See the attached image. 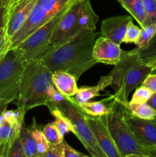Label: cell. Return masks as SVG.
I'll return each mask as SVG.
<instances>
[{
    "mask_svg": "<svg viewBox=\"0 0 156 157\" xmlns=\"http://www.w3.org/2000/svg\"><path fill=\"white\" fill-rule=\"evenodd\" d=\"M125 157H150L147 155H143V154H138V153H131V154H128Z\"/></svg>",
    "mask_w": 156,
    "mask_h": 157,
    "instance_id": "f35d334b",
    "label": "cell"
},
{
    "mask_svg": "<svg viewBox=\"0 0 156 157\" xmlns=\"http://www.w3.org/2000/svg\"><path fill=\"white\" fill-rule=\"evenodd\" d=\"M11 49L10 39L6 33L5 26L0 27V60Z\"/></svg>",
    "mask_w": 156,
    "mask_h": 157,
    "instance_id": "4dcf8cb0",
    "label": "cell"
},
{
    "mask_svg": "<svg viewBox=\"0 0 156 157\" xmlns=\"http://www.w3.org/2000/svg\"><path fill=\"white\" fill-rule=\"evenodd\" d=\"M7 12V4L2 0H0V27L5 26Z\"/></svg>",
    "mask_w": 156,
    "mask_h": 157,
    "instance_id": "e575fe53",
    "label": "cell"
},
{
    "mask_svg": "<svg viewBox=\"0 0 156 157\" xmlns=\"http://www.w3.org/2000/svg\"><path fill=\"white\" fill-rule=\"evenodd\" d=\"M24 113L15 109L3 113L0 122V156H4L7 149L21 133L24 124Z\"/></svg>",
    "mask_w": 156,
    "mask_h": 157,
    "instance_id": "9c48e42d",
    "label": "cell"
},
{
    "mask_svg": "<svg viewBox=\"0 0 156 157\" xmlns=\"http://www.w3.org/2000/svg\"><path fill=\"white\" fill-rule=\"evenodd\" d=\"M107 99L110 101V111L106 114V125L122 156L125 157L131 153L147 155V149L139 144L125 121L127 104H122L117 100Z\"/></svg>",
    "mask_w": 156,
    "mask_h": 157,
    "instance_id": "5b68a950",
    "label": "cell"
},
{
    "mask_svg": "<svg viewBox=\"0 0 156 157\" xmlns=\"http://www.w3.org/2000/svg\"><path fill=\"white\" fill-rule=\"evenodd\" d=\"M136 50L139 55L140 61L143 63H147L156 58V33L149 42L143 48H138Z\"/></svg>",
    "mask_w": 156,
    "mask_h": 157,
    "instance_id": "cb8c5ba5",
    "label": "cell"
},
{
    "mask_svg": "<svg viewBox=\"0 0 156 157\" xmlns=\"http://www.w3.org/2000/svg\"><path fill=\"white\" fill-rule=\"evenodd\" d=\"M18 1H19V0H9V3H8L7 9H9V8L12 7V6H14V5H15L16 2H18Z\"/></svg>",
    "mask_w": 156,
    "mask_h": 157,
    "instance_id": "ab89813d",
    "label": "cell"
},
{
    "mask_svg": "<svg viewBox=\"0 0 156 157\" xmlns=\"http://www.w3.org/2000/svg\"><path fill=\"white\" fill-rule=\"evenodd\" d=\"M38 0H19L7 9L5 28L9 39L23 25Z\"/></svg>",
    "mask_w": 156,
    "mask_h": 157,
    "instance_id": "7c38bea8",
    "label": "cell"
},
{
    "mask_svg": "<svg viewBox=\"0 0 156 157\" xmlns=\"http://www.w3.org/2000/svg\"><path fill=\"white\" fill-rule=\"evenodd\" d=\"M51 81L54 87L65 96L73 97L77 91V80L68 72L56 71L52 73Z\"/></svg>",
    "mask_w": 156,
    "mask_h": 157,
    "instance_id": "9a60e30c",
    "label": "cell"
},
{
    "mask_svg": "<svg viewBox=\"0 0 156 157\" xmlns=\"http://www.w3.org/2000/svg\"><path fill=\"white\" fill-rule=\"evenodd\" d=\"M49 110L50 112V114L54 117L55 121L53 124L61 137L64 138V136L70 132L73 133V127L71 122L59 109L51 107V108H49Z\"/></svg>",
    "mask_w": 156,
    "mask_h": 157,
    "instance_id": "d6986e66",
    "label": "cell"
},
{
    "mask_svg": "<svg viewBox=\"0 0 156 157\" xmlns=\"http://www.w3.org/2000/svg\"><path fill=\"white\" fill-rule=\"evenodd\" d=\"M52 73L41 59L25 61L21 75L17 109L25 114L39 106H46L47 91L52 84Z\"/></svg>",
    "mask_w": 156,
    "mask_h": 157,
    "instance_id": "3957f363",
    "label": "cell"
},
{
    "mask_svg": "<svg viewBox=\"0 0 156 157\" xmlns=\"http://www.w3.org/2000/svg\"><path fill=\"white\" fill-rule=\"evenodd\" d=\"M132 21V17L128 15H118L107 18L102 21L100 34L118 44L124 43L125 32L128 24Z\"/></svg>",
    "mask_w": 156,
    "mask_h": 157,
    "instance_id": "5bb4252c",
    "label": "cell"
},
{
    "mask_svg": "<svg viewBox=\"0 0 156 157\" xmlns=\"http://www.w3.org/2000/svg\"><path fill=\"white\" fill-rule=\"evenodd\" d=\"M43 133L45 136L46 140L49 144L51 146L60 145L64 140V138L61 137L60 133H58V130L54 125V124H48L44 127L42 130Z\"/></svg>",
    "mask_w": 156,
    "mask_h": 157,
    "instance_id": "484cf974",
    "label": "cell"
},
{
    "mask_svg": "<svg viewBox=\"0 0 156 157\" xmlns=\"http://www.w3.org/2000/svg\"><path fill=\"white\" fill-rule=\"evenodd\" d=\"M98 144L106 157H123L113 140L106 125V115L93 117L85 115Z\"/></svg>",
    "mask_w": 156,
    "mask_h": 157,
    "instance_id": "8fae6325",
    "label": "cell"
},
{
    "mask_svg": "<svg viewBox=\"0 0 156 157\" xmlns=\"http://www.w3.org/2000/svg\"><path fill=\"white\" fill-rule=\"evenodd\" d=\"M83 157H90V156H85V155H84V156Z\"/></svg>",
    "mask_w": 156,
    "mask_h": 157,
    "instance_id": "7bdbcfd3",
    "label": "cell"
},
{
    "mask_svg": "<svg viewBox=\"0 0 156 157\" xmlns=\"http://www.w3.org/2000/svg\"><path fill=\"white\" fill-rule=\"evenodd\" d=\"M2 1H4L5 2H6V4H7V6H8V3H9V0H2Z\"/></svg>",
    "mask_w": 156,
    "mask_h": 157,
    "instance_id": "b9f144b4",
    "label": "cell"
},
{
    "mask_svg": "<svg viewBox=\"0 0 156 157\" xmlns=\"http://www.w3.org/2000/svg\"><path fill=\"white\" fill-rule=\"evenodd\" d=\"M145 12L144 26L156 23V0H143ZM143 26V27H144Z\"/></svg>",
    "mask_w": 156,
    "mask_h": 157,
    "instance_id": "83f0119b",
    "label": "cell"
},
{
    "mask_svg": "<svg viewBox=\"0 0 156 157\" xmlns=\"http://www.w3.org/2000/svg\"><path fill=\"white\" fill-rule=\"evenodd\" d=\"M152 71L151 67L140 61L136 48L123 51L119 62L114 65V68L110 74L101 77L98 84L102 90L109 86L116 90V93L110 99L128 104L131 92L139 87Z\"/></svg>",
    "mask_w": 156,
    "mask_h": 157,
    "instance_id": "7a4b0ae2",
    "label": "cell"
},
{
    "mask_svg": "<svg viewBox=\"0 0 156 157\" xmlns=\"http://www.w3.org/2000/svg\"><path fill=\"white\" fill-rule=\"evenodd\" d=\"M156 33V23L148 25L141 28V32L139 38L136 42V45L138 48H143L149 42L150 40L154 37Z\"/></svg>",
    "mask_w": 156,
    "mask_h": 157,
    "instance_id": "d4e9b609",
    "label": "cell"
},
{
    "mask_svg": "<svg viewBox=\"0 0 156 157\" xmlns=\"http://www.w3.org/2000/svg\"><path fill=\"white\" fill-rule=\"evenodd\" d=\"M2 157H27L23 149L20 135L11 144L5 153L4 156Z\"/></svg>",
    "mask_w": 156,
    "mask_h": 157,
    "instance_id": "f1b7e54d",
    "label": "cell"
},
{
    "mask_svg": "<svg viewBox=\"0 0 156 157\" xmlns=\"http://www.w3.org/2000/svg\"><path fill=\"white\" fill-rule=\"evenodd\" d=\"M7 107H0V122H1V119H2V117L3 113L7 110Z\"/></svg>",
    "mask_w": 156,
    "mask_h": 157,
    "instance_id": "60d3db41",
    "label": "cell"
},
{
    "mask_svg": "<svg viewBox=\"0 0 156 157\" xmlns=\"http://www.w3.org/2000/svg\"><path fill=\"white\" fill-rule=\"evenodd\" d=\"M48 108H58L70 120L73 127V133L80 140L92 157H106L89 126L85 113L80 110L78 103L73 97H67L64 101L56 105L48 106Z\"/></svg>",
    "mask_w": 156,
    "mask_h": 157,
    "instance_id": "52a82bcc",
    "label": "cell"
},
{
    "mask_svg": "<svg viewBox=\"0 0 156 157\" xmlns=\"http://www.w3.org/2000/svg\"><path fill=\"white\" fill-rule=\"evenodd\" d=\"M77 0H38L37 4L50 19L59 12L70 7Z\"/></svg>",
    "mask_w": 156,
    "mask_h": 157,
    "instance_id": "2e32d148",
    "label": "cell"
},
{
    "mask_svg": "<svg viewBox=\"0 0 156 157\" xmlns=\"http://www.w3.org/2000/svg\"><path fill=\"white\" fill-rule=\"evenodd\" d=\"M128 110L130 113L135 117L140 119L147 120V121H156V110L152 107L145 104H127Z\"/></svg>",
    "mask_w": 156,
    "mask_h": 157,
    "instance_id": "44dd1931",
    "label": "cell"
},
{
    "mask_svg": "<svg viewBox=\"0 0 156 157\" xmlns=\"http://www.w3.org/2000/svg\"><path fill=\"white\" fill-rule=\"evenodd\" d=\"M125 118L132 133L141 145L145 148L156 147V121H147L135 117L130 113L127 105Z\"/></svg>",
    "mask_w": 156,
    "mask_h": 157,
    "instance_id": "30bf717a",
    "label": "cell"
},
{
    "mask_svg": "<svg viewBox=\"0 0 156 157\" xmlns=\"http://www.w3.org/2000/svg\"><path fill=\"white\" fill-rule=\"evenodd\" d=\"M147 149V155L150 157H156V147H148Z\"/></svg>",
    "mask_w": 156,
    "mask_h": 157,
    "instance_id": "8d00e7d4",
    "label": "cell"
},
{
    "mask_svg": "<svg viewBox=\"0 0 156 157\" xmlns=\"http://www.w3.org/2000/svg\"><path fill=\"white\" fill-rule=\"evenodd\" d=\"M121 6L131 14L141 28L144 26L145 20V6L143 0H117Z\"/></svg>",
    "mask_w": 156,
    "mask_h": 157,
    "instance_id": "e0dca14e",
    "label": "cell"
},
{
    "mask_svg": "<svg viewBox=\"0 0 156 157\" xmlns=\"http://www.w3.org/2000/svg\"><path fill=\"white\" fill-rule=\"evenodd\" d=\"M61 154L63 157H83L84 156V153L73 149L64 140L61 145Z\"/></svg>",
    "mask_w": 156,
    "mask_h": 157,
    "instance_id": "1f68e13d",
    "label": "cell"
},
{
    "mask_svg": "<svg viewBox=\"0 0 156 157\" xmlns=\"http://www.w3.org/2000/svg\"><path fill=\"white\" fill-rule=\"evenodd\" d=\"M147 104H149V105L151 106V107H152L154 110H156V93L153 94V95L151 96V98L148 100Z\"/></svg>",
    "mask_w": 156,
    "mask_h": 157,
    "instance_id": "d590c367",
    "label": "cell"
},
{
    "mask_svg": "<svg viewBox=\"0 0 156 157\" xmlns=\"http://www.w3.org/2000/svg\"><path fill=\"white\" fill-rule=\"evenodd\" d=\"M69 8L52 17L15 48L19 51L24 61L41 59L51 45L57 29Z\"/></svg>",
    "mask_w": 156,
    "mask_h": 157,
    "instance_id": "ba28073f",
    "label": "cell"
},
{
    "mask_svg": "<svg viewBox=\"0 0 156 157\" xmlns=\"http://www.w3.org/2000/svg\"><path fill=\"white\" fill-rule=\"evenodd\" d=\"M33 124L34 125L30 127L31 132H32V136H33L35 144H36L38 156L41 157L48 150L49 147H50V144L46 140L42 130L41 129L38 128V127H36L35 122H34Z\"/></svg>",
    "mask_w": 156,
    "mask_h": 157,
    "instance_id": "603a6c76",
    "label": "cell"
},
{
    "mask_svg": "<svg viewBox=\"0 0 156 157\" xmlns=\"http://www.w3.org/2000/svg\"><path fill=\"white\" fill-rule=\"evenodd\" d=\"M145 64H147L148 67H151L153 71L156 70V58L155 59H153V60H151V61H148V62L145 63Z\"/></svg>",
    "mask_w": 156,
    "mask_h": 157,
    "instance_id": "74e56055",
    "label": "cell"
},
{
    "mask_svg": "<svg viewBox=\"0 0 156 157\" xmlns=\"http://www.w3.org/2000/svg\"><path fill=\"white\" fill-rule=\"evenodd\" d=\"M21 144L27 157H40L38 156L37 146L32 136L30 127H28L23 124L20 133Z\"/></svg>",
    "mask_w": 156,
    "mask_h": 157,
    "instance_id": "ffe728a7",
    "label": "cell"
},
{
    "mask_svg": "<svg viewBox=\"0 0 156 157\" xmlns=\"http://www.w3.org/2000/svg\"><path fill=\"white\" fill-rule=\"evenodd\" d=\"M61 145L62 144L58 146L50 145L48 150L41 157H63L61 154Z\"/></svg>",
    "mask_w": 156,
    "mask_h": 157,
    "instance_id": "836d02e7",
    "label": "cell"
},
{
    "mask_svg": "<svg viewBox=\"0 0 156 157\" xmlns=\"http://www.w3.org/2000/svg\"><path fill=\"white\" fill-rule=\"evenodd\" d=\"M141 85L148 88L154 94L156 93V75H152L151 73L149 74Z\"/></svg>",
    "mask_w": 156,
    "mask_h": 157,
    "instance_id": "d6a6232c",
    "label": "cell"
},
{
    "mask_svg": "<svg viewBox=\"0 0 156 157\" xmlns=\"http://www.w3.org/2000/svg\"><path fill=\"white\" fill-rule=\"evenodd\" d=\"M122 52L120 44L101 35L95 41L93 56L96 63L116 65L121 60Z\"/></svg>",
    "mask_w": 156,
    "mask_h": 157,
    "instance_id": "4fadbf2b",
    "label": "cell"
},
{
    "mask_svg": "<svg viewBox=\"0 0 156 157\" xmlns=\"http://www.w3.org/2000/svg\"><path fill=\"white\" fill-rule=\"evenodd\" d=\"M24 58L16 48H11L0 60V107L17 101L19 95Z\"/></svg>",
    "mask_w": 156,
    "mask_h": 157,
    "instance_id": "8992f818",
    "label": "cell"
},
{
    "mask_svg": "<svg viewBox=\"0 0 156 157\" xmlns=\"http://www.w3.org/2000/svg\"><path fill=\"white\" fill-rule=\"evenodd\" d=\"M141 32V28L136 25L132 21L128 24L125 32V38H124V43H134L137 41L139 35Z\"/></svg>",
    "mask_w": 156,
    "mask_h": 157,
    "instance_id": "f546056e",
    "label": "cell"
},
{
    "mask_svg": "<svg viewBox=\"0 0 156 157\" xmlns=\"http://www.w3.org/2000/svg\"><path fill=\"white\" fill-rule=\"evenodd\" d=\"M100 90L102 89L98 84L95 86H84L77 89L76 94L73 98L78 104H84L99 96Z\"/></svg>",
    "mask_w": 156,
    "mask_h": 157,
    "instance_id": "7402d4cb",
    "label": "cell"
},
{
    "mask_svg": "<svg viewBox=\"0 0 156 157\" xmlns=\"http://www.w3.org/2000/svg\"><path fill=\"white\" fill-rule=\"evenodd\" d=\"M0 157H2V156H0Z\"/></svg>",
    "mask_w": 156,
    "mask_h": 157,
    "instance_id": "ee69618b",
    "label": "cell"
},
{
    "mask_svg": "<svg viewBox=\"0 0 156 157\" xmlns=\"http://www.w3.org/2000/svg\"><path fill=\"white\" fill-rule=\"evenodd\" d=\"M98 20L90 0H77L61 19L50 48L62 45L83 34L95 32Z\"/></svg>",
    "mask_w": 156,
    "mask_h": 157,
    "instance_id": "277c9868",
    "label": "cell"
},
{
    "mask_svg": "<svg viewBox=\"0 0 156 157\" xmlns=\"http://www.w3.org/2000/svg\"><path fill=\"white\" fill-rule=\"evenodd\" d=\"M153 92L147 87L140 85L136 88L129 104H145L153 95Z\"/></svg>",
    "mask_w": 156,
    "mask_h": 157,
    "instance_id": "4316f807",
    "label": "cell"
},
{
    "mask_svg": "<svg viewBox=\"0 0 156 157\" xmlns=\"http://www.w3.org/2000/svg\"><path fill=\"white\" fill-rule=\"evenodd\" d=\"M105 101H89L84 104H78L80 110L88 116L93 117H99L110 113V105L105 104Z\"/></svg>",
    "mask_w": 156,
    "mask_h": 157,
    "instance_id": "ac0fdd59",
    "label": "cell"
},
{
    "mask_svg": "<svg viewBox=\"0 0 156 157\" xmlns=\"http://www.w3.org/2000/svg\"><path fill=\"white\" fill-rule=\"evenodd\" d=\"M98 35L96 32L83 34L62 45L49 48L41 60L51 73L68 72L78 80L96 64L93 50Z\"/></svg>",
    "mask_w": 156,
    "mask_h": 157,
    "instance_id": "6da1fadb",
    "label": "cell"
}]
</instances>
